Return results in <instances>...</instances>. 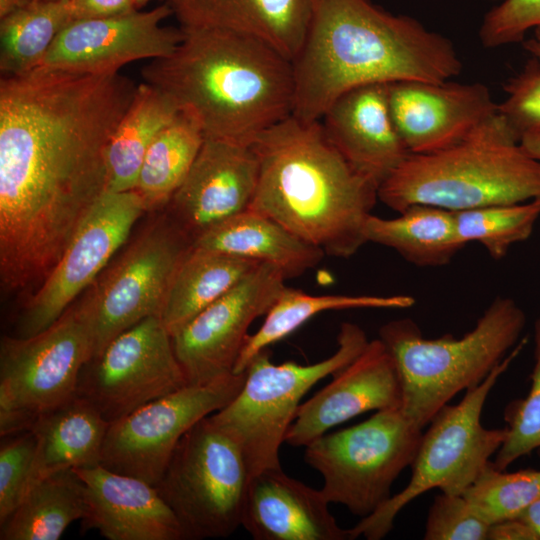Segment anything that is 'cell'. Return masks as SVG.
Returning a JSON list of instances; mask_svg holds the SVG:
<instances>
[{
  "instance_id": "8fae6325",
  "label": "cell",
  "mask_w": 540,
  "mask_h": 540,
  "mask_svg": "<svg viewBox=\"0 0 540 540\" xmlns=\"http://www.w3.org/2000/svg\"><path fill=\"white\" fill-rule=\"evenodd\" d=\"M93 356L90 325L78 304L33 336L2 337L0 436L29 430L39 415L73 398Z\"/></svg>"
},
{
  "instance_id": "4316f807",
  "label": "cell",
  "mask_w": 540,
  "mask_h": 540,
  "mask_svg": "<svg viewBox=\"0 0 540 540\" xmlns=\"http://www.w3.org/2000/svg\"><path fill=\"white\" fill-rule=\"evenodd\" d=\"M367 242L396 251L419 267L447 265L466 245L460 240L453 211L414 204L395 218L371 214L365 224Z\"/></svg>"
},
{
  "instance_id": "c3c4849f",
  "label": "cell",
  "mask_w": 540,
  "mask_h": 540,
  "mask_svg": "<svg viewBox=\"0 0 540 540\" xmlns=\"http://www.w3.org/2000/svg\"><path fill=\"white\" fill-rule=\"evenodd\" d=\"M33 1H37V0H33Z\"/></svg>"
},
{
  "instance_id": "603a6c76",
  "label": "cell",
  "mask_w": 540,
  "mask_h": 540,
  "mask_svg": "<svg viewBox=\"0 0 540 540\" xmlns=\"http://www.w3.org/2000/svg\"><path fill=\"white\" fill-rule=\"evenodd\" d=\"M329 504L321 489L266 469L251 477L241 526L256 540H351Z\"/></svg>"
},
{
  "instance_id": "f6af8a7d",
  "label": "cell",
  "mask_w": 540,
  "mask_h": 540,
  "mask_svg": "<svg viewBox=\"0 0 540 540\" xmlns=\"http://www.w3.org/2000/svg\"><path fill=\"white\" fill-rule=\"evenodd\" d=\"M32 1L33 0H0V18Z\"/></svg>"
},
{
  "instance_id": "44dd1931",
  "label": "cell",
  "mask_w": 540,
  "mask_h": 540,
  "mask_svg": "<svg viewBox=\"0 0 540 540\" xmlns=\"http://www.w3.org/2000/svg\"><path fill=\"white\" fill-rule=\"evenodd\" d=\"M85 484L84 530L108 540H184L174 511L156 487L102 465L74 469Z\"/></svg>"
},
{
  "instance_id": "60d3db41",
  "label": "cell",
  "mask_w": 540,
  "mask_h": 540,
  "mask_svg": "<svg viewBox=\"0 0 540 540\" xmlns=\"http://www.w3.org/2000/svg\"><path fill=\"white\" fill-rule=\"evenodd\" d=\"M74 21L128 13L140 7L136 0H71Z\"/></svg>"
},
{
  "instance_id": "30bf717a",
  "label": "cell",
  "mask_w": 540,
  "mask_h": 540,
  "mask_svg": "<svg viewBox=\"0 0 540 540\" xmlns=\"http://www.w3.org/2000/svg\"><path fill=\"white\" fill-rule=\"evenodd\" d=\"M422 434L401 406L391 407L320 436L305 447L304 459L322 476L329 503L364 518L391 497L392 484L411 466Z\"/></svg>"
},
{
  "instance_id": "f1b7e54d",
  "label": "cell",
  "mask_w": 540,
  "mask_h": 540,
  "mask_svg": "<svg viewBox=\"0 0 540 540\" xmlns=\"http://www.w3.org/2000/svg\"><path fill=\"white\" fill-rule=\"evenodd\" d=\"M87 512L85 484L74 469L35 480L13 513L0 523L1 540H57Z\"/></svg>"
},
{
  "instance_id": "7402d4cb",
  "label": "cell",
  "mask_w": 540,
  "mask_h": 540,
  "mask_svg": "<svg viewBox=\"0 0 540 540\" xmlns=\"http://www.w3.org/2000/svg\"><path fill=\"white\" fill-rule=\"evenodd\" d=\"M388 84L353 88L320 119L329 141L358 172L378 186L410 154L394 125Z\"/></svg>"
},
{
  "instance_id": "836d02e7",
  "label": "cell",
  "mask_w": 540,
  "mask_h": 540,
  "mask_svg": "<svg viewBox=\"0 0 540 540\" xmlns=\"http://www.w3.org/2000/svg\"><path fill=\"white\" fill-rule=\"evenodd\" d=\"M454 213L460 240L465 245L479 243L492 259L500 260L532 234L540 218V198Z\"/></svg>"
},
{
  "instance_id": "9c48e42d",
  "label": "cell",
  "mask_w": 540,
  "mask_h": 540,
  "mask_svg": "<svg viewBox=\"0 0 540 540\" xmlns=\"http://www.w3.org/2000/svg\"><path fill=\"white\" fill-rule=\"evenodd\" d=\"M251 477L240 444L209 415L181 438L154 486L186 539L226 538L241 526Z\"/></svg>"
},
{
  "instance_id": "d6986e66",
  "label": "cell",
  "mask_w": 540,
  "mask_h": 540,
  "mask_svg": "<svg viewBox=\"0 0 540 540\" xmlns=\"http://www.w3.org/2000/svg\"><path fill=\"white\" fill-rule=\"evenodd\" d=\"M259 176L251 145L205 138L185 180L172 197L171 218L194 241L248 210Z\"/></svg>"
},
{
  "instance_id": "ba28073f",
  "label": "cell",
  "mask_w": 540,
  "mask_h": 540,
  "mask_svg": "<svg viewBox=\"0 0 540 540\" xmlns=\"http://www.w3.org/2000/svg\"><path fill=\"white\" fill-rule=\"evenodd\" d=\"M368 342L359 325L344 322L337 336V350L319 362L274 364L268 349L252 359L240 392L228 405L210 415L240 444L252 476L281 467L280 447L304 395L317 382L351 363Z\"/></svg>"
},
{
  "instance_id": "f546056e",
  "label": "cell",
  "mask_w": 540,
  "mask_h": 540,
  "mask_svg": "<svg viewBox=\"0 0 540 540\" xmlns=\"http://www.w3.org/2000/svg\"><path fill=\"white\" fill-rule=\"evenodd\" d=\"M173 100L148 83L137 86L107 150V191L134 190L153 140L179 114Z\"/></svg>"
},
{
  "instance_id": "484cf974",
  "label": "cell",
  "mask_w": 540,
  "mask_h": 540,
  "mask_svg": "<svg viewBox=\"0 0 540 540\" xmlns=\"http://www.w3.org/2000/svg\"><path fill=\"white\" fill-rule=\"evenodd\" d=\"M109 426L77 395L39 415L29 429L36 439L33 482L57 471L100 465Z\"/></svg>"
},
{
  "instance_id": "52a82bcc",
  "label": "cell",
  "mask_w": 540,
  "mask_h": 540,
  "mask_svg": "<svg viewBox=\"0 0 540 540\" xmlns=\"http://www.w3.org/2000/svg\"><path fill=\"white\" fill-rule=\"evenodd\" d=\"M521 340L479 384L465 391L456 405H445L429 422L411 464L406 487L349 529L350 538L380 540L393 528L396 516L421 494L440 489L461 495L503 444L506 427L487 429L481 423L484 404L499 377L522 350Z\"/></svg>"
},
{
  "instance_id": "ffe728a7",
  "label": "cell",
  "mask_w": 540,
  "mask_h": 540,
  "mask_svg": "<svg viewBox=\"0 0 540 540\" xmlns=\"http://www.w3.org/2000/svg\"><path fill=\"white\" fill-rule=\"evenodd\" d=\"M401 406V387L395 362L379 339L363 351L333 380L301 403L285 443L306 447L331 428L371 410Z\"/></svg>"
},
{
  "instance_id": "b9f144b4",
  "label": "cell",
  "mask_w": 540,
  "mask_h": 540,
  "mask_svg": "<svg viewBox=\"0 0 540 540\" xmlns=\"http://www.w3.org/2000/svg\"><path fill=\"white\" fill-rule=\"evenodd\" d=\"M487 540H539V537L525 521L514 518L490 525Z\"/></svg>"
},
{
  "instance_id": "9a60e30c",
  "label": "cell",
  "mask_w": 540,
  "mask_h": 540,
  "mask_svg": "<svg viewBox=\"0 0 540 540\" xmlns=\"http://www.w3.org/2000/svg\"><path fill=\"white\" fill-rule=\"evenodd\" d=\"M144 212V203L135 190L104 192L25 305L16 336H33L58 320L104 271Z\"/></svg>"
},
{
  "instance_id": "2e32d148",
  "label": "cell",
  "mask_w": 540,
  "mask_h": 540,
  "mask_svg": "<svg viewBox=\"0 0 540 540\" xmlns=\"http://www.w3.org/2000/svg\"><path fill=\"white\" fill-rule=\"evenodd\" d=\"M285 281L277 267L260 263L171 336L187 384H204L233 373L250 325L267 314Z\"/></svg>"
},
{
  "instance_id": "bcb514c9",
  "label": "cell",
  "mask_w": 540,
  "mask_h": 540,
  "mask_svg": "<svg viewBox=\"0 0 540 540\" xmlns=\"http://www.w3.org/2000/svg\"><path fill=\"white\" fill-rule=\"evenodd\" d=\"M524 48L540 62V38H532L524 42Z\"/></svg>"
},
{
  "instance_id": "ee69618b",
  "label": "cell",
  "mask_w": 540,
  "mask_h": 540,
  "mask_svg": "<svg viewBox=\"0 0 540 540\" xmlns=\"http://www.w3.org/2000/svg\"><path fill=\"white\" fill-rule=\"evenodd\" d=\"M519 144L526 153L540 161V132L524 135Z\"/></svg>"
},
{
  "instance_id": "7dc6e473",
  "label": "cell",
  "mask_w": 540,
  "mask_h": 540,
  "mask_svg": "<svg viewBox=\"0 0 540 540\" xmlns=\"http://www.w3.org/2000/svg\"><path fill=\"white\" fill-rule=\"evenodd\" d=\"M136 1L138 3L139 7H141V6L145 5L147 2H149L151 0H136ZM166 1L168 2L169 0H166Z\"/></svg>"
},
{
  "instance_id": "8992f818",
  "label": "cell",
  "mask_w": 540,
  "mask_h": 540,
  "mask_svg": "<svg viewBox=\"0 0 540 540\" xmlns=\"http://www.w3.org/2000/svg\"><path fill=\"white\" fill-rule=\"evenodd\" d=\"M525 325L519 304L497 296L459 338H426L411 318L381 326L378 338L395 362L404 414L423 430L454 396L488 376L519 342Z\"/></svg>"
},
{
  "instance_id": "74e56055",
  "label": "cell",
  "mask_w": 540,
  "mask_h": 540,
  "mask_svg": "<svg viewBox=\"0 0 540 540\" xmlns=\"http://www.w3.org/2000/svg\"><path fill=\"white\" fill-rule=\"evenodd\" d=\"M507 97L497 111L519 139L540 132V62L531 59L524 69L504 85Z\"/></svg>"
},
{
  "instance_id": "e575fe53",
  "label": "cell",
  "mask_w": 540,
  "mask_h": 540,
  "mask_svg": "<svg viewBox=\"0 0 540 540\" xmlns=\"http://www.w3.org/2000/svg\"><path fill=\"white\" fill-rule=\"evenodd\" d=\"M462 495L489 526L520 518L540 498V470L506 472L489 461Z\"/></svg>"
},
{
  "instance_id": "7a4b0ae2",
  "label": "cell",
  "mask_w": 540,
  "mask_h": 540,
  "mask_svg": "<svg viewBox=\"0 0 540 540\" xmlns=\"http://www.w3.org/2000/svg\"><path fill=\"white\" fill-rule=\"evenodd\" d=\"M292 66V115L304 121L320 120L339 96L359 86L444 82L462 70L450 40L369 0H313Z\"/></svg>"
},
{
  "instance_id": "ab89813d",
  "label": "cell",
  "mask_w": 540,
  "mask_h": 540,
  "mask_svg": "<svg viewBox=\"0 0 540 540\" xmlns=\"http://www.w3.org/2000/svg\"><path fill=\"white\" fill-rule=\"evenodd\" d=\"M530 29L540 38V0H504L486 13L479 37L495 48L522 41Z\"/></svg>"
},
{
  "instance_id": "6da1fadb",
  "label": "cell",
  "mask_w": 540,
  "mask_h": 540,
  "mask_svg": "<svg viewBox=\"0 0 540 540\" xmlns=\"http://www.w3.org/2000/svg\"><path fill=\"white\" fill-rule=\"evenodd\" d=\"M137 86L119 72L0 81V278L42 283L107 191V150Z\"/></svg>"
},
{
  "instance_id": "7c38bea8",
  "label": "cell",
  "mask_w": 540,
  "mask_h": 540,
  "mask_svg": "<svg viewBox=\"0 0 540 540\" xmlns=\"http://www.w3.org/2000/svg\"><path fill=\"white\" fill-rule=\"evenodd\" d=\"M192 246L175 221L163 217L104 269L78 303L90 325L93 357L126 329L161 315L174 275Z\"/></svg>"
},
{
  "instance_id": "7bdbcfd3",
  "label": "cell",
  "mask_w": 540,
  "mask_h": 540,
  "mask_svg": "<svg viewBox=\"0 0 540 540\" xmlns=\"http://www.w3.org/2000/svg\"><path fill=\"white\" fill-rule=\"evenodd\" d=\"M520 518L535 531L540 540V498L535 500Z\"/></svg>"
},
{
  "instance_id": "d590c367",
  "label": "cell",
  "mask_w": 540,
  "mask_h": 540,
  "mask_svg": "<svg viewBox=\"0 0 540 540\" xmlns=\"http://www.w3.org/2000/svg\"><path fill=\"white\" fill-rule=\"evenodd\" d=\"M506 438L492 462L495 468L506 470L517 459L540 452V317L534 325V366L531 387L523 399L511 401L504 412Z\"/></svg>"
},
{
  "instance_id": "8d00e7d4",
  "label": "cell",
  "mask_w": 540,
  "mask_h": 540,
  "mask_svg": "<svg viewBox=\"0 0 540 540\" xmlns=\"http://www.w3.org/2000/svg\"><path fill=\"white\" fill-rule=\"evenodd\" d=\"M36 439L30 430L1 437L0 523L18 507L33 482Z\"/></svg>"
},
{
  "instance_id": "e0dca14e",
  "label": "cell",
  "mask_w": 540,
  "mask_h": 540,
  "mask_svg": "<svg viewBox=\"0 0 540 540\" xmlns=\"http://www.w3.org/2000/svg\"><path fill=\"white\" fill-rule=\"evenodd\" d=\"M171 14L166 2L149 11L73 21L59 33L36 69L108 74L130 62L167 57L183 38L181 27L162 24Z\"/></svg>"
},
{
  "instance_id": "ac0fdd59",
  "label": "cell",
  "mask_w": 540,
  "mask_h": 540,
  "mask_svg": "<svg viewBox=\"0 0 540 540\" xmlns=\"http://www.w3.org/2000/svg\"><path fill=\"white\" fill-rule=\"evenodd\" d=\"M390 113L410 154L455 145L497 113L482 83L399 81L387 86Z\"/></svg>"
},
{
  "instance_id": "cb8c5ba5",
  "label": "cell",
  "mask_w": 540,
  "mask_h": 540,
  "mask_svg": "<svg viewBox=\"0 0 540 540\" xmlns=\"http://www.w3.org/2000/svg\"><path fill=\"white\" fill-rule=\"evenodd\" d=\"M181 28L232 31L259 39L291 62L299 54L313 0H169Z\"/></svg>"
},
{
  "instance_id": "f35d334b",
  "label": "cell",
  "mask_w": 540,
  "mask_h": 540,
  "mask_svg": "<svg viewBox=\"0 0 540 540\" xmlns=\"http://www.w3.org/2000/svg\"><path fill=\"white\" fill-rule=\"evenodd\" d=\"M489 525L478 517L463 495L441 493L427 516L425 540H486Z\"/></svg>"
},
{
  "instance_id": "3957f363",
  "label": "cell",
  "mask_w": 540,
  "mask_h": 540,
  "mask_svg": "<svg viewBox=\"0 0 540 540\" xmlns=\"http://www.w3.org/2000/svg\"><path fill=\"white\" fill-rule=\"evenodd\" d=\"M167 57L141 71L167 94L205 138L251 145L292 115V62L265 42L232 31L182 28Z\"/></svg>"
},
{
  "instance_id": "277c9868",
  "label": "cell",
  "mask_w": 540,
  "mask_h": 540,
  "mask_svg": "<svg viewBox=\"0 0 540 540\" xmlns=\"http://www.w3.org/2000/svg\"><path fill=\"white\" fill-rule=\"evenodd\" d=\"M251 147L259 176L248 210L272 218L329 256L349 258L367 243L365 224L379 186L349 164L320 120L290 115Z\"/></svg>"
},
{
  "instance_id": "1f68e13d",
  "label": "cell",
  "mask_w": 540,
  "mask_h": 540,
  "mask_svg": "<svg viewBox=\"0 0 540 540\" xmlns=\"http://www.w3.org/2000/svg\"><path fill=\"white\" fill-rule=\"evenodd\" d=\"M204 139L200 127L182 113L160 131L144 156L134 188L146 211L169 205Z\"/></svg>"
},
{
  "instance_id": "4fadbf2b",
  "label": "cell",
  "mask_w": 540,
  "mask_h": 540,
  "mask_svg": "<svg viewBox=\"0 0 540 540\" xmlns=\"http://www.w3.org/2000/svg\"><path fill=\"white\" fill-rule=\"evenodd\" d=\"M244 382L245 372L186 384L111 423L100 465L155 485L181 438L200 420L228 405Z\"/></svg>"
},
{
  "instance_id": "d4e9b609",
  "label": "cell",
  "mask_w": 540,
  "mask_h": 540,
  "mask_svg": "<svg viewBox=\"0 0 540 540\" xmlns=\"http://www.w3.org/2000/svg\"><path fill=\"white\" fill-rule=\"evenodd\" d=\"M193 246L277 267L287 279L316 267L325 252L262 214L246 210L210 228Z\"/></svg>"
},
{
  "instance_id": "4dcf8cb0",
  "label": "cell",
  "mask_w": 540,
  "mask_h": 540,
  "mask_svg": "<svg viewBox=\"0 0 540 540\" xmlns=\"http://www.w3.org/2000/svg\"><path fill=\"white\" fill-rule=\"evenodd\" d=\"M415 304L409 295H311L285 287L264 322L246 343L233 373L245 372L252 359L272 344L286 338L319 313L349 309H406Z\"/></svg>"
},
{
  "instance_id": "d6a6232c",
  "label": "cell",
  "mask_w": 540,
  "mask_h": 540,
  "mask_svg": "<svg viewBox=\"0 0 540 540\" xmlns=\"http://www.w3.org/2000/svg\"><path fill=\"white\" fill-rule=\"evenodd\" d=\"M0 19V70L13 76L36 69L74 16L71 0H37Z\"/></svg>"
},
{
  "instance_id": "5b68a950",
  "label": "cell",
  "mask_w": 540,
  "mask_h": 540,
  "mask_svg": "<svg viewBox=\"0 0 540 540\" xmlns=\"http://www.w3.org/2000/svg\"><path fill=\"white\" fill-rule=\"evenodd\" d=\"M498 113L461 142L409 154L381 183L378 199L401 212L426 204L453 212L540 198V161Z\"/></svg>"
},
{
  "instance_id": "5bb4252c",
  "label": "cell",
  "mask_w": 540,
  "mask_h": 540,
  "mask_svg": "<svg viewBox=\"0 0 540 540\" xmlns=\"http://www.w3.org/2000/svg\"><path fill=\"white\" fill-rule=\"evenodd\" d=\"M186 384L172 337L154 315L117 335L83 367L76 395L111 424Z\"/></svg>"
},
{
  "instance_id": "83f0119b",
  "label": "cell",
  "mask_w": 540,
  "mask_h": 540,
  "mask_svg": "<svg viewBox=\"0 0 540 540\" xmlns=\"http://www.w3.org/2000/svg\"><path fill=\"white\" fill-rule=\"evenodd\" d=\"M260 263L192 246L169 287L161 319L174 335Z\"/></svg>"
}]
</instances>
